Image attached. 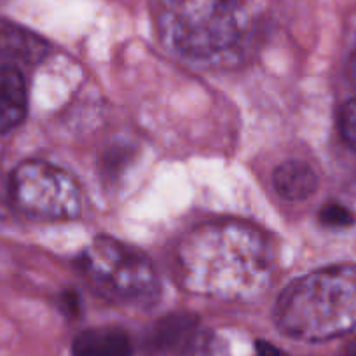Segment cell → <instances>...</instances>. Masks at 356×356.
<instances>
[{
    "instance_id": "1",
    "label": "cell",
    "mask_w": 356,
    "mask_h": 356,
    "mask_svg": "<svg viewBox=\"0 0 356 356\" xmlns=\"http://www.w3.org/2000/svg\"><path fill=\"white\" fill-rule=\"evenodd\" d=\"M283 334L328 341L356 328V264H335L290 283L275 307Z\"/></svg>"
},
{
    "instance_id": "2",
    "label": "cell",
    "mask_w": 356,
    "mask_h": 356,
    "mask_svg": "<svg viewBox=\"0 0 356 356\" xmlns=\"http://www.w3.org/2000/svg\"><path fill=\"white\" fill-rule=\"evenodd\" d=\"M184 260L191 289L218 297L250 292L252 283L264 280L266 273L262 239L238 225L196 232Z\"/></svg>"
},
{
    "instance_id": "3",
    "label": "cell",
    "mask_w": 356,
    "mask_h": 356,
    "mask_svg": "<svg viewBox=\"0 0 356 356\" xmlns=\"http://www.w3.org/2000/svg\"><path fill=\"white\" fill-rule=\"evenodd\" d=\"M95 289L118 302H145L157 293L152 264L140 252L111 238H97L79 260Z\"/></svg>"
},
{
    "instance_id": "4",
    "label": "cell",
    "mask_w": 356,
    "mask_h": 356,
    "mask_svg": "<svg viewBox=\"0 0 356 356\" xmlns=\"http://www.w3.org/2000/svg\"><path fill=\"white\" fill-rule=\"evenodd\" d=\"M11 196L23 213L39 220H74L82 210L74 177L46 161H25L13 171Z\"/></svg>"
},
{
    "instance_id": "5",
    "label": "cell",
    "mask_w": 356,
    "mask_h": 356,
    "mask_svg": "<svg viewBox=\"0 0 356 356\" xmlns=\"http://www.w3.org/2000/svg\"><path fill=\"white\" fill-rule=\"evenodd\" d=\"M47 54L49 44L42 37L13 23H0V65L22 70L39 65Z\"/></svg>"
},
{
    "instance_id": "6",
    "label": "cell",
    "mask_w": 356,
    "mask_h": 356,
    "mask_svg": "<svg viewBox=\"0 0 356 356\" xmlns=\"http://www.w3.org/2000/svg\"><path fill=\"white\" fill-rule=\"evenodd\" d=\"M29 95L23 70L0 65V133H9L23 122Z\"/></svg>"
},
{
    "instance_id": "7",
    "label": "cell",
    "mask_w": 356,
    "mask_h": 356,
    "mask_svg": "<svg viewBox=\"0 0 356 356\" xmlns=\"http://www.w3.org/2000/svg\"><path fill=\"white\" fill-rule=\"evenodd\" d=\"M74 356H131L133 344L119 327L88 328L75 337Z\"/></svg>"
},
{
    "instance_id": "8",
    "label": "cell",
    "mask_w": 356,
    "mask_h": 356,
    "mask_svg": "<svg viewBox=\"0 0 356 356\" xmlns=\"http://www.w3.org/2000/svg\"><path fill=\"white\" fill-rule=\"evenodd\" d=\"M197 337V321L189 314H173L157 323L149 337V346L157 353H180L191 349Z\"/></svg>"
},
{
    "instance_id": "9",
    "label": "cell",
    "mask_w": 356,
    "mask_h": 356,
    "mask_svg": "<svg viewBox=\"0 0 356 356\" xmlns=\"http://www.w3.org/2000/svg\"><path fill=\"white\" fill-rule=\"evenodd\" d=\"M275 189L283 200L304 201L314 194L318 177L309 164L302 161H285L275 170Z\"/></svg>"
},
{
    "instance_id": "10",
    "label": "cell",
    "mask_w": 356,
    "mask_h": 356,
    "mask_svg": "<svg viewBox=\"0 0 356 356\" xmlns=\"http://www.w3.org/2000/svg\"><path fill=\"white\" fill-rule=\"evenodd\" d=\"M339 128L344 142L356 150V95L344 104L339 114Z\"/></svg>"
},
{
    "instance_id": "11",
    "label": "cell",
    "mask_w": 356,
    "mask_h": 356,
    "mask_svg": "<svg viewBox=\"0 0 356 356\" xmlns=\"http://www.w3.org/2000/svg\"><path fill=\"white\" fill-rule=\"evenodd\" d=\"M320 220L328 227H349L356 222L355 215L348 208L337 203L325 204L320 211Z\"/></svg>"
},
{
    "instance_id": "12",
    "label": "cell",
    "mask_w": 356,
    "mask_h": 356,
    "mask_svg": "<svg viewBox=\"0 0 356 356\" xmlns=\"http://www.w3.org/2000/svg\"><path fill=\"white\" fill-rule=\"evenodd\" d=\"M348 79L351 82V88L356 95V49L353 51L351 58L348 61Z\"/></svg>"
},
{
    "instance_id": "13",
    "label": "cell",
    "mask_w": 356,
    "mask_h": 356,
    "mask_svg": "<svg viewBox=\"0 0 356 356\" xmlns=\"http://www.w3.org/2000/svg\"><path fill=\"white\" fill-rule=\"evenodd\" d=\"M257 351H259L260 356H280L278 349L275 346L267 344V342H259L257 344Z\"/></svg>"
},
{
    "instance_id": "14",
    "label": "cell",
    "mask_w": 356,
    "mask_h": 356,
    "mask_svg": "<svg viewBox=\"0 0 356 356\" xmlns=\"http://www.w3.org/2000/svg\"><path fill=\"white\" fill-rule=\"evenodd\" d=\"M341 356H356V339H353V341L346 346Z\"/></svg>"
}]
</instances>
